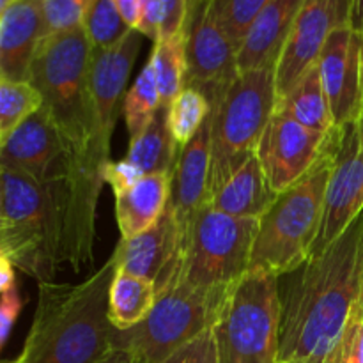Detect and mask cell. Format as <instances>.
Listing matches in <instances>:
<instances>
[{
    "instance_id": "1",
    "label": "cell",
    "mask_w": 363,
    "mask_h": 363,
    "mask_svg": "<svg viewBox=\"0 0 363 363\" xmlns=\"http://www.w3.org/2000/svg\"><path fill=\"white\" fill-rule=\"evenodd\" d=\"M98 199L73 169L39 183L2 169L0 254L38 284L53 282L62 266L74 273L94 257Z\"/></svg>"
},
{
    "instance_id": "2",
    "label": "cell",
    "mask_w": 363,
    "mask_h": 363,
    "mask_svg": "<svg viewBox=\"0 0 363 363\" xmlns=\"http://www.w3.org/2000/svg\"><path fill=\"white\" fill-rule=\"evenodd\" d=\"M279 286V362L323 363L363 300V211L321 254L280 277Z\"/></svg>"
},
{
    "instance_id": "3",
    "label": "cell",
    "mask_w": 363,
    "mask_h": 363,
    "mask_svg": "<svg viewBox=\"0 0 363 363\" xmlns=\"http://www.w3.org/2000/svg\"><path fill=\"white\" fill-rule=\"evenodd\" d=\"M119 262L105 264L80 284H39L34 321L21 363H98L116 351L117 330L108 318V294Z\"/></svg>"
},
{
    "instance_id": "4",
    "label": "cell",
    "mask_w": 363,
    "mask_h": 363,
    "mask_svg": "<svg viewBox=\"0 0 363 363\" xmlns=\"http://www.w3.org/2000/svg\"><path fill=\"white\" fill-rule=\"evenodd\" d=\"M92 50L84 27L46 35L32 62L30 84L74 155L106 167L112 160L96 140L89 91Z\"/></svg>"
},
{
    "instance_id": "5",
    "label": "cell",
    "mask_w": 363,
    "mask_h": 363,
    "mask_svg": "<svg viewBox=\"0 0 363 363\" xmlns=\"http://www.w3.org/2000/svg\"><path fill=\"white\" fill-rule=\"evenodd\" d=\"M340 128L330 135L325 152L311 172L277 197L259 218L250 269L287 275L311 259L325 213L326 186L332 176Z\"/></svg>"
},
{
    "instance_id": "6",
    "label": "cell",
    "mask_w": 363,
    "mask_h": 363,
    "mask_svg": "<svg viewBox=\"0 0 363 363\" xmlns=\"http://www.w3.org/2000/svg\"><path fill=\"white\" fill-rule=\"evenodd\" d=\"M280 277L250 269L225 289L211 326L220 363H279Z\"/></svg>"
},
{
    "instance_id": "7",
    "label": "cell",
    "mask_w": 363,
    "mask_h": 363,
    "mask_svg": "<svg viewBox=\"0 0 363 363\" xmlns=\"http://www.w3.org/2000/svg\"><path fill=\"white\" fill-rule=\"evenodd\" d=\"M275 71L277 66L243 71L211 108L209 197L257 152L277 105Z\"/></svg>"
},
{
    "instance_id": "8",
    "label": "cell",
    "mask_w": 363,
    "mask_h": 363,
    "mask_svg": "<svg viewBox=\"0 0 363 363\" xmlns=\"http://www.w3.org/2000/svg\"><path fill=\"white\" fill-rule=\"evenodd\" d=\"M223 289H202L179 275L158 293L149 318L116 335V350H128L137 363H165L176 351L211 330Z\"/></svg>"
},
{
    "instance_id": "9",
    "label": "cell",
    "mask_w": 363,
    "mask_h": 363,
    "mask_svg": "<svg viewBox=\"0 0 363 363\" xmlns=\"http://www.w3.org/2000/svg\"><path fill=\"white\" fill-rule=\"evenodd\" d=\"M259 220L240 218L204 204L184 233L181 277L202 289H223L250 272Z\"/></svg>"
},
{
    "instance_id": "10",
    "label": "cell",
    "mask_w": 363,
    "mask_h": 363,
    "mask_svg": "<svg viewBox=\"0 0 363 363\" xmlns=\"http://www.w3.org/2000/svg\"><path fill=\"white\" fill-rule=\"evenodd\" d=\"M238 52L220 25L211 0L191 2L186 25V87L201 91L211 108L240 77Z\"/></svg>"
},
{
    "instance_id": "11",
    "label": "cell",
    "mask_w": 363,
    "mask_h": 363,
    "mask_svg": "<svg viewBox=\"0 0 363 363\" xmlns=\"http://www.w3.org/2000/svg\"><path fill=\"white\" fill-rule=\"evenodd\" d=\"M363 211V116L340 128L325 213L312 255L333 243Z\"/></svg>"
},
{
    "instance_id": "12",
    "label": "cell",
    "mask_w": 363,
    "mask_h": 363,
    "mask_svg": "<svg viewBox=\"0 0 363 363\" xmlns=\"http://www.w3.org/2000/svg\"><path fill=\"white\" fill-rule=\"evenodd\" d=\"M351 25V0H305L277 62V99L289 94L319 55L333 30Z\"/></svg>"
},
{
    "instance_id": "13",
    "label": "cell",
    "mask_w": 363,
    "mask_h": 363,
    "mask_svg": "<svg viewBox=\"0 0 363 363\" xmlns=\"http://www.w3.org/2000/svg\"><path fill=\"white\" fill-rule=\"evenodd\" d=\"M332 131L318 133L280 110H273L255 155L277 195L289 190L311 172L325 152Z\"/></svg>"
},
{
    "instance_id": "14",
    "label": "cell",
    "mask_w": 363,
    "mask_h": 363,
    "mask_svg": "<svg viewBox=\"0 0 363 363\" xmlns=\"http://www.w3.org/2000/svg\"><path fill=\"white\" fill-rule=\"evenodd\" d=\"M0 144L2 169L28 174L39 183L66 176L74 163L84 160L74 155L45 106L25 119Z\"/></svg>"
},
{
    "instance_id": "15",
    "label": "cell",
    "mask_w": 363,
    "mask_h": 363,
    "mask_svg": "<svg viewBox=\"0 0 363 363\" xmlns=\"http://www.w3.org/2000/svg\"><path fill=\"white\" fill-rule=\"evenodd\" d=\"M144 35L131 28L117 45L92 50L89 66V91L94 113L96 140L110 155V142L119 116L123 113L126 85L142 48Z\"/></svg>"
},
{
    "instance_id": "16",
    "label": "cell",
    "mask_w": 363,
    "mask_h": 363,
    "mask_svg": "<svg viewBox=\"0 0 363 363\" xmlns=\"http://www.w3.org/2000/svg\"><path fill=\"white\" fill-rule=\"evenodd\" d=\"M363 32L351 25L332 32L318 67L337 128L363 116Z\"/></svg>"
},
{
    "instance_id": "17",
    "label": "cell",
    "mask_w": 363,
    "mask_h": 363,
    "mask_svg": "<svg viewBox=\"0 0 363 363\" xmlns=\"http://www.w3.org/2000/svg\"><path fill=\"white\" fill-rule=\"evenodd\" d=\"M186 225L167 208L156 225L131 240H121L116 247L119 268L156 284L158 293L181 272Z\"/></svg>"
},
{
    "instance_id": "18",
    "label": "cell",
    "mask_w": 363,
    "mask_h": 363,
    "mask_svg": "<svg viewBox=\"0 0 363 363\" xmlns=\"http://www.w3.org/2000/svg\"><path fill=\"white\" fill-rule=\"evenodd\" d=\"M46 38L41 0H16L0 13V80L30 82L35 52Z\"/></svg>"
},
{
    "instance_id": "19",
    "label": "cell",
    "mask_w": 363,
    "mask_h": 363,
    "mask_svg": "<svg viewBox=\"0 0 363 363\" xmlns=\"http://www.w3.org/2000/svg\"><path fill=\"white\" fill-rule=\"evenodd\" d=\"M211 170V117L186 145L179 149L172 172L170 209L188 225L191 216L209 201Z\"/></svg>"
},
{
    "instance_id": "20",
    "label": "cell",
    "mask_w": 363,
    "mask_h": 363,
    "mask_svg": "<svg viewBox=\"0 0 363 363\" xmlns=\"http://www.w3.org/2000/svg\"><path fill=\"white\" fill-rule=\"evenodd\" d=\"M305 0H269L252 23L240 52L238 67L243 71L277 66L291 27Z\"/></svg>"
},
{
    "instance_id": "21",
    "label": "cell",
    "mask_w": 363,
    "mask_h": 363,
    "mask_svg": "<svg viewBox=\"0 0 363 363\" xmlns=\"http://www.w3.org/2000/svg\"><path fill=\"white\" fill-rule=\"evenodd\" d=\"M172 174H149L116 195V218L121 240H131L160 222L170 204Z\"/></svg>"
},
{
    "instance_id": "22",
    "label": "cell",
    "mask_w": 363,
    "mask_h": 363,
    "mask_svg": "<svg viewBox=\"0 0 363 363\" xmlns=\"http://www.w3.org/2000/svg\"><path fill=\"white\" fill-rule=\"evenodd\" d=\"M277 197L279 195L269 186L257 155H254L209 197L208 204L227 215L259 220Z\"/></svg>"
},
{
    "instance_id": "23",
    "label": "cell",
    "mask_w": 363,
    "mask_h": 363,
    "mask_svg": "<svg viewBox=\"0 0 363 363\" xmlns=\"http://www.w3.org/2000/svg\"><path fill=\"white\" fill-rule=\"evenodd\" d=\"M158 300L152 280L117 268L108 294V318L119 332L135 328L149 318Z\"/></svg>"
},
{
    "instance_id": "24",
    "label": "cell",
    "mask_w": 363,
    "mask_h": 363,
    "mask_svg": "<svg viewBox=\"0 0 363 363\" xmlns=\"http://www.w3.org/2000/svg\"><path fill=\"white\" fill-rule=\"evenodd\" d=\"M275 108L318 133L326 135L337 128L318 64L303 74L289 94L277 99Z\"/></svg>"
},
{
    "instance_id": "25",
    "label": "cell",
    "mask_w": 363,
    "mask_h": 363,
    "mask_svg": "<svg viewBox=\"0 0 363 363\" xmlns=\"http://www.w3.org/2000/svg\"><path fill=\"white\" fill-rule=\"evenodd\" d=\"M179 145L170 133L169 121H167V106L163 105L155 116L147 130L130 142L126 152V162L135 169L140 170L144 176L149 174H172L176 167Z\"/></svg>"
},
{
    "instance_id": "26",
    "label": "cell",
    "mask_w": 363,
    "mask_h": 363,
    "mask_svg": "<svg viewBox=\"0 0 363 363\" xmlns=\"http://www.w3.org/2000/svg\"><path fill=\"white\" fill-rule=\"evenodd\" d=\"M163 106L162 94H160L158 82H156L155 69L151 60H147L144 69L137 77L126 92L123 105V116L126 121V130L130 133V142L140 137L149 124L152 123L158 110Z\"/></svg>"
},
{
    "instance_id": "27",
    "label": "cell",
    "mask_w": 363,
    "mask_h": 363,
    "mask_svg": "<svg viewBox=\"0 0 363 363\" xmlns=\"http://www.w3.org/2000/svg\"><path fill=\"white\" fill-rule=\"evenodd\" d=\"M163 105L169 106L186 87V30L167 41H156L149 57Z\"/></svg>"
},
{
    "instance_id": "28",
    "label": "cell",
    "mask_w": 363,
    "mask_h": 363,
    "mask_svg": "<svg viewBox=\"0 0 363 363\" xmlns=\"http://www.w3.org/2000/svg\"><path fill=\"white\" fill-rule=\"evenodd\" d=\"M190 18V0H144L137 30L152 41H167L184 34Z\"/></svg>"
},
{
    "instance_id": "29",
    "label": "cell",
    "mask_w": 363,
    "mask_h": 363,
    "mask_svg": "<svg viewBox=\"0 0 363 363\" xmlns=\"http://www.w3.org/2000/svg\"><path fill=\"white\" fill-rule=\"evenodd\" d=\"M211 113L209 99L194 87H184L176 99L167 106V121L170 133L179 149L194 138Z\"/></svg>"
},
{
    "instance_id": "30",
    "label": "cell",
    "mask_w": 363,
    "mask_h": 363,
    "mask_svg": "<svg viewBox=\"0 0 363 363\" xmlns=\"http://www.w3.org/2000/svg\"><path fill=\"white\" fill-rule=\"evenodd\" d=\"M41 106V92L30 82L0 80V140Z\"/></svg>"
},
{
    "instance_id": "31",
    "label": "cell",
    "mask_w": 363,
    "mask_h": 363,
    "mask_svg": "<svg viewBox=\"0 0 363 363\" xmlns=\"http://www.w3.org/2000/svg\"><path fill=\"white\" fill-rule=\"evenodd\" d=\"M84 28L94 50L117 45L131 30L113 0H92L85 14Z\"/></svg>"
},
{
    "instance_id": "32",
    "label": "cell",
    "mask_w": 363,
    "mask_h": 363,
    "mask_svg": "<svg viewBox=\"0 0 363 363\" xmlns=\"http://www.w3.org/2000/svg\"><path fill=\"white\" fill-rule=\"evenodd\" d=\"M268 2L269 0H211V6L223 30L240 50L252 23Z\"/></svg>"
},
{
    "instance_id": "33",
    "label": "cell",
    "mask_w": 363,
    "mask_h": 363,
    "mask_svg": "<svg viewBox=\"0 0 363 363\" xmlns=\"http://www.w3.org/2000/svg\"><path fill=\"white\" fill-rule=\"evenodd\" d=\"M92 0H41L46 35L84 27Z\"/></svg>"
},
{
    "instance_id": "34",
    "label": "cell",
    "mask_w": 363,
    "mask_h": 363,
    "mask_svg": "<svg viewBox=\"0 0 363 363\" xmlns=\"http://www.w3.org/2000/svg\"><path fill=\"white\" fill-rule=\"evenodd\" d=\"M323 363H363V307L358 301L347 318L335 346Z\"/></svg>"
},
{
    "instance_id": "35",
    "label": "cell",
    "mask_w": 363,
    "mask_h": 363,
    "mask_svg": "<svg viewBox=\"0 0 363 363\" xmlns=\"http://www.w3.org/2000/svg\"><path fill=\"white\" fill-rule=\"evenodd\" d=\"M165 363H220L211 330L176 351Z\"/></svg>"
},
{
    "instance_id": "36",
    "label": "cell",
    "mask_w": 363,
    "mask_h": 363,
    "mask_svg": "<svg viewBox=\"0 0 363 363\" xmlns=\"http://www.w3.org/2000/svg\"><path fill=\"white\" fill-rule=\"evenodd\" d=\"M23 311V300L18 291V284L2 291V305H0V346H6L14 323Z\"/></svg>"
},
{
    "instance_id": "37",
    "label": "cell",
    "mask_w": 363,
    "mask_h": 363,
    "mask_svg": "<svg viewBox=\"0 0 363 363\" xmlns=\"http://www.w3.org/2000/svg\"><path fill=\"white\" fill-rule=\"evenodd\" d=\"M103 177H105V183L112 186L113 195H119L126 191L128 188L133 186V184H137L144 177V174L138 169H135L130 162L121 160V162H110L105 167Z\"/></svg>"
},
{
    "instance_id": "38",
    "label": "cell",
    "mask_w": 363,
    "mask_h": 363,
    "mask_svg": "<svg viewBox=\"0 0 363 363\" xmlns=\"http://www.w3.org/2000/svg\"><path fill=\"white\" fill-rule=\"evenodd\" d=\"M119 13L123 14L124 21L130 25V28L137 30L138 23L142 18V7H144V0H113Z\"/></svg>"
},
{
    "instance_id": "39",
    "label": "cell",
    "mask_w": 363,
    "mask_h": 363,
    "mask_svg": "<svg viewBox=\"0 0 363 363\" xmlns=\"http://www.w3.org/2000/svg\"><path fill=\"white\" fill-rule=\"evenodd\" d=\"M14 268L16 266L11 262V259L7 255L0 254V291H7L11 286L16 284L14 279Z\"/></svg>"
},
{
    "instance_id": "40",
    "label": "cell",
    "mask_w": 363,
    "mask_h": 363,
    "mask_svg": "<svg viewBox=\"0 0 363 363\" xmlns=\"http://www.w3.org/2000/svg\"><path fill=\"white\" fill-rule=\"evenodd\" d=\"M351 27L363 32V0H351Z\"/></svg>"
},
{
    "instance_id": "41",
    "label": "cell",
    "mask_w": 363,
    "mask_h": 363,
    "mask_svg": "<svg viewBox=\"0 0 363 363\" xmlns=\"http://www.w3.org/2000/svg\"><path fill=\"white\" fill-rule=\"evenodd\" d=\"M98 363H137V360L128 350H116Z\"/></svg>"
},
{
    "instance_id": "42",
    "label": "cell",
    "mask_w": 363,
    "mask_h": 363,
    "mask_svg": "<svg viewBox=\"0 0 363 363\" xmlns=\"http://www.w3.org/2000/svg\"><path fill=\"white\" fill-rule=\"evenodd\" d=\"M279 363H312V362H307V360H293V362H279Z\"/></svg>"
},
{
    "instance_id": "43",
    "label": "cell",
    "mask_w": 363,
    "mask_h": 363,
    "mask_svg": "<svg viewBox=\"0 0 363 363\" xmlns=\"http://www.w3.org/2000/svg\"><path fill=\"white\" fill-rule=\"evenodd\" d=\"M9 363H21V362H20V358H16V360H14V362H9Z\"/></svg>"
},
{
    "instance_id": "44",
    "label": "cell",
    "mask_w": 363,
    "mask_h": 363,
    "mask_svg": "<svg viewBox=\"0 0 363 363\" xmlns=\"http://www.w3.org/2000/svg\"><path fill=\"white\" fill-rule=\"evenodd\" d=\"M191 2H195V0H190V4H191Z\"/></svg>"
},
{
    "instance_id": "45",
    "label": "cell",
    "mask_w": 363,
    "mask_h": 363,
    "mask_svg": "<svg viewBox=\"0 0 363 363\" xmlns=\"http://www.w3.org/2000/svg\"><path fill=\"white\" fill-rule=\"evenodd\" d=\"M362 307H363V300H362Z\"/></svg>"
},
{
    "instance_id": "46",
    "label": "cell",
    "mask_w": 363,
    "mask_h": 363,
    "mask_svg": "<svg viewBox=\"0 0 363 363\" xmlns=\"http://www.w3.org/2000/svg\"><path fill=\"white\" fill-rule=\"evenodd\" d=\"M362 62H363V59H362Z\"/></svg>"
}]
</instances>
